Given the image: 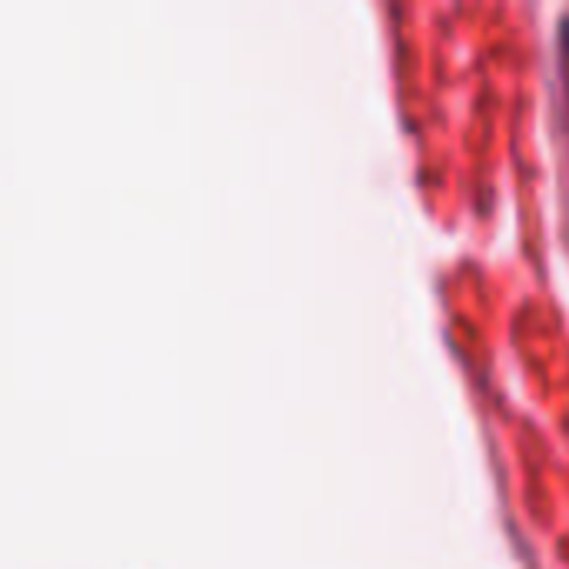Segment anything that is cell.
<instances>
[{"mask_svg": "<svg viewBox=\"0 0 569 569\" xmlns=\"http://www.w3.org/2000/svg\"><path fill=\"white\" fill-rule=\"evenodd\" d=\"M560 67H563V80H567L569 93V17H563V23H560Z\"/></svg>", "mask_w": 569, "mask_h": 569, "instance_id": "cell-1", "label": "cell"}]
</instances>
